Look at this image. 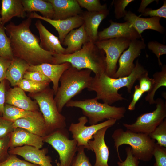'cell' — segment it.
<instances>
[{"label":"cell","instance_id":"obj_1","mask_svg":"<svg viewBox=\"0 0 166 166\" xmlns=\"http://www.w3.org/2000/svg\"><path fill=\"white\" fill-rule=\"evenodd\" d=\"M31 22L32 19L28 17L18 25L10 22L5 26L13 55L30 66L45 63L52 64L55 53L41 48L39 38L30 29Z\"/></svg>","mask_w":166,"mask_h":166},{"label":"cell","instance_id":"obj_2","mask_svg":"<svg viewBox=\"0 0 166 166\" xmlns=\"http://www.w3.org/2000/svg\"><path fill=\"white\" fill-rule=\"evenodd\" d=\"M148 72L138 59L134 69L129 76L115 78L108 76L105 73L95 75L87 89L96 93L95 98L97 100H101L104 103L111 105L117 101L126 100L121 94L119 93L120 89L126 87L128 92L131 93L136 81Z\"/></svg>","mask_w":166,"mask_h":166},{"label":"cell","instance_id":"obj_3","mask_svg":"<svg viewBox=\"0 0 166 166\" xmlns=\"http://www.w3.org/2000/svg\"><path fill=\"white\" fill-rule=\"evenodd\" d=\"M65 62L79 69H89L95 75L105 73L106 69L104 51L92 41L85 43L79 50L70 54L55 53L52 64H60Z\"/></svg>","mask_w":166,"mask_h":166},{"label":"cell","instance_id":"obj_4","mask_svg":"<svg viewBox=\"0 0 166 166\" xmlns=\"http://www.w3.org/2000/svg\"><path fill=\"white\" fill-rule=\"evenodd\" d=\"M89 69H79L71 66L61 75L54 99L59 112L61 113L66 103L83 89L88 88L93 77Z\"/></svg>","mask_w":166,"mask_h":166},{"label":"cell","instance_id":"obj_5","mask_svg":"<svg viewBox=\"0 0 166 166\" xmlns=\"http://www.w3.org/2000/svg\"><path fill=\"white\" fill-rule=\"evenodd\" d=\"M112 137L120 161L122 160L120 156L119 148L124 144L131 146L133 155L139 160L148 162L153 157L155 140L148 135L133 132L128 130L124 131L120 128L114 130Z\"/></svg>","mask_w":166,"mask_h":166},{"label":"cell","instance_id":"obj_6","mask_svg":"<svg viewBox=\"0 0 166 166\" xmlns=\"http://www.w3.org/2000/svg\"><path fill=\"white\" fill-rule=\"evenodd\" d=\"M65 106L81 109L84 116L88 118L90 125L97 124L105 119L120 120L124 117L126 110L124 107H116L101 103L95 98L82 100H71Z\"/></svg>","mask_w":166,"mask_h":166},{"label":"cell","instance_id":"obj_7","mask_svg":"<svg viewBox=\"0 0 166 166\" xmlns=\"http://www.w3.org/2000/svg\"><path fill=\"white\" fill-rule=\"evenodd\" d=\"M28 95L38 105L44 119L47 135L57 130L65 128L66 118L59 112L54 99V93L49 86L41 91L29 93Z\"/></svg>","mask_w":166,"mask_h":166},{"label":"cell","instance_id":"obj_8","mask_svg":"<svg viewBox=\"0 0 166 166\" xmlns=\"http://www.w3.org/2000/svg\"><path fill=\"white\" fill-rule=\"evenodd\" d=\"M43 141L51 145L57 152L60 163L57 166H70L77 150V142L70 140L65 128L57 130L43 137Z\"/></svg>","mask_w":166,"mask_h":166},{"label":"cell","instance_id":"obj_9","mask_svg":"<svg viewBox=\"0 0 166 166\" xmlns=\"http://www.w3.org/2000/svg\"><path fill=\"white\" fill-rule=\"evenodd\" d=\"M156 109L153 111L140 115L132 124L124 123L123 126L131 131L148 135L166 118V103L161 98L155 100Z\"/></svg>","mask_w":166,"mask_h":166},{"label":"cell","instance_id":"obj_10","mask_svg":"<svg viewBox=\"0 0 166 166\" xmlns=\"http://www.w3.org/2000/svg\"><path fill=\"white\" fill-rule=\"evenodd\" d=\"M131 41L123 38H116L98 41L95 43L102 49L105 55V74L112 77L116 72L117 63L122 53L128 47Z\"/></svg>","mask_w":166,"mask_h":166},{"label":"cell","instance_id":"obj_11","mask_svg":"<svg viewBox=\"0 0 166 166\" xmlns=\"http://www.w3.org/2000/svg\"><path fill=\"white\" fill-rule=\"evenodd\" d=\"M78 120V123L70 124L69 130L72 134L73 139L77 141V146H83L88 150H90L88 142L93 139V135L102 128L113 126L117 121L115 119H110L96 124L86 126L85 124L88 120L86 117L81 116Z\"/></svg>","mask_w":166,"mask_h":166},{"label":"cell","instance_id":"obj_12","mask_svg":"<svg viewBox=\"0 0 166 166\" xmlns=\"http://www.w3.org/2000/svg\"><path fill=\"white\" fill-rule=\"evenodd\" d=\"M146 46L143 38L131 41L128 49L120 57L118 61L119 68L112 77L117 78L129 76L135 67L134 60L140 55L141 50Z\"/></svg>","mask_w":166,"mask_h":166},{"label":"cell","instance_id":"obj_13","mask_svg":"<svg viewBox=\"0 0 166 166\" xmlns=\"http://www.w3.org/2000/svg\"><path fill=\"white\" fill-rule=\"evenodd\" d=\"M109 27L98 32V41L116 38H123L131 41L142 39L140 35L128 22L124 23L115 22L109 20Z\"/></svg>","mask_w":166,"mask_h":166},{"label":"cell","instance_id":"obj_14","mask_svg":"<svg viewBox=\"0 0 166 166\" xmlns=\"http://www.w3.org/2000/svg\"><path fill=\"white\" fill-rule=\"evenodd\" d=\"M8 152L10 154L21 156L25 160L40 166H53L51 157L46 155L48 152L46 148L40 149L32 146L24 145L9 148Z\"/></svg>","mask_w":166,"mask_h":166},{"label":"cell","instance_id":"obj_15","mask_svg":"<svg viewBox=\"0 0 166 166\" xmlns=\"http://www.w3.org/2000/svg\"><path fill=\"white\" fill-rule=\"evenodd\" d=\"M28 18H35L46 21L53 26L58 33L59 38L61 43L67 35L75 28H77L84 24V20L81 15H77L63 20H55L46 18L35 12L27 14Z\"/></svg>","mask_w":166,"mask_h":166},{"label":"cell","instance_id":"obj_16","mask_svg":"<svg viewBox=\"0 0 166 166\" xmlns=\"http://www.w3.org/2000/svg\"><path fill=\"white\" fill-rule=\"evenodd\" d=\"M109 128L106 127L99 130L93 136V140L88 142L90 150L93 151L95 155L96 161L94 166H109L108 164L109 148L105 141L106 132Z\"/></svg>","mask_w":166,"mask_h":166},{"label":"cell","instance_id":"obj_17","mask_svg":"<svg viewBox=\"0 0 166 166\" xmlns=\"http://www.w3.org/2000/svg\"><path fill=\"white\" fill-rule=\"evenodd\" d=\"M5 103L28 111L34 112L39 109L36 102L32 100L17 86L6 90Z\"/></svg>","mask_w":166,"mask_h":166},{"label":"cell","instance_id":"obj_18","mask_svg":"<svg viewBox=\"0 0 166 166\" xmlns=\"http://www.w3.org/2000/svg\"><path fill=\"white\" fill-rule=\"evenodd\" d=\"M71 66L70 64L67 62L56 65L45 63L30 66L27 71L38 72L48 77L53 83L52 89L55 95L59 86L61 75Z\"/></svg>","mask_w":166,"mask_h":166},{"label":"cell","instance_id":"obj_19","mask_svg":"<svg viewBox=\"0 0 166 166\" xmlns=\"http://www.w3.org/2000/svg\"><path fill=\"white\" fill-rule=\"evenodd\" d=\"M44 144L43 137L23 128H15L10 135L9 148L28 145L41 149Z\"/></svg>","mask_w":166,"mask_h":166},{"label":"cell","instance_id":"obj_20","mask_svg":"<svg viewBox=\"0 0 166 166\" xmlns=\"http://www.w3.org/2000/svg\"><path fill=\"white\" fill-rule=\"evenodd\" d=\"M14 128H21L44 137L47 135L45 125L41 112L36 111L32 115L18 119L13 122Z\"/></svg>","mask_w":166,"mask_h":166},{"label":"cell","instance_id":"obj_21","mask_svg":"<svg viewBox=\"0 0 166 166\" xmlns=\"http://www.w3.org/2000/svg\"><path fill=\"white\" fill-rule=\"evenodd\" d=\"M124 18L141 35V33L147 29L153 30L161 34L165 31L164 28L160 23L161 18L159 17L143 18L137 16L130 11H128Z\"/></svg>","mask_w":166,"mask_h":166},{"label":"cell","instance_id":"obj_22","mask_svg":"<svg viewBox=\"0 0 166 166\" xmlns=\"http://www.w3.org/2000/svg\"><path fill=\"white\" fill-rule=\"evenodd\" d=\"M53 10V19L63 20L80 15L83 12L77 0H47Z\"/></svg>","mask_w":166,"mask_h":166},{"label":"cell","instance_id":"obj_23","mask_svg":"<svg viewBox=\"0 0 166 166\" xmlns=\"http://www.w3.org/2000/svg\"><path fill=\"white\" fill-rule=\"evenodd\" d=\"M109 13V10L108 9L95 12H83L81 15L83 18L85 29L89 41L94 43L98 41V27Z\"/></svg>","mask_w":166,"mask_h":166},{"label":"cell","instance_id":"obj_24","mask_svg":"<svg viewBox=\"0 0 166 166\" xmlns=\"http://www.w3.org/2000/svg\"><path fill=\"white\" fill-rule=\"evenodd\" d=\"M35 25L39 32L40 45L42 49L55 53L65 54V49L62 46L59 38L50 32L39 20Z\"/></svg>","mask_w":166,"mask_h":166},{"label":"cell","instance_id":"obj_25","mask_svg":"<svg viewBox=\"0 0 166 166\" xmlns=\"http://www.w3.org/2000/svg\"><path fill=\"white\" fill-rule=\"evenodd\" d=\"M89 41L83 24L79 27L71 30L64 38L62 44L67 46L65 54L73 53L79 50L83 44Z\"/></svg>","mask_w":166,"mask_h":166},{"label":"cell","instance_id":"obj_26","mask_svg":"<svg viewBox=\"0 0 166 166\" xmlns=\"http://www.w3.org/2000/svg\"><path fill=\"white\" fill-rule=\"evenodd\" d=\"M1 2V18L3 25L14 17L24 18L26 16L22 0H2Z\"/></svg>","mask_w":166,"mask_h":166},{"label":"cell","instance_id":"obj_27","mask_svg":"<svg viewBox=\"0 0 166 166\" xmlns=\"http://www.w3.org/2000/svg\"><path fill=\"white\" fill-rule=\"evenodd\" d=\"M30 66L24 61L14 57L7 70L5 79L9 82L11 86H17L18 82L23 79Z\"/></svg>","mask_w":166,"mask_h":166},{"label":"cell","instance_id":"obj_28","mask_svg":"<svg viewBox=\"0 0 166 166\" xmlns=\"http://www.w3.org/2000/svg\"><path fill=\"white\" fill-rule=\"evenodd\" d=\"M22 2L26 12L38 11L43 17L53 19V8L51 3L47 0H22Z\"/></svg>","mask_w":166,"mask_h":166},{"label":"cell","instance_id":"obj_29","mask_svg":"<svg viewBox=\"0 0 166 166\" xmlns=\"http://www.w3.org/2000/svg\"><path fill=\"white\" fill-rule=\"evenodd\" d=\"M153 83L151 90L145 97V100L150 105L155 104L154 96L156 91L160 87H166V65L162 66L161 71L153 75Z\"/></svg>","mask_w":166,"mask_h":166},{"label":"cell","instance_id":"obj_30","mask_svg":"<svg viewBox=\"0 0 166 166\" xmlns=\"http://www.w3.org/2000/svg\"><path fill=\"white\" fill-rule=\"evenodd\" d=\"M35 112L25 110L14 105L5 103L2 117L4 119L13 122L18 119L32 115Z\"/></svg>","mask_w":166,"mask_h":166},{"label":"cell","instance_id":"obj_31","mask_svg":"<svg viewBox=\"0 0 166 166\" xmlns=\"http://www.w3.org/2000/svg\"><path fill=\"white\" fill-rule=\"evenodd\" d=\"M51 82L48 81H37L23 79L20 81L17 86L24 91L29 93L40 92L49 86Z\"/></svg>","mask_w":166,"mask_h":166},{"label":"cell","instance_id":"obj_32","mask_svg":"<svg viewBox=\"0 0 166 166\" xmlns=\"http://www.w3.org/2000/svg\"><path fill=\"white\" fill-rule=\"evenodd\" d=\"M0 57L12 60L14 57L5 26L0 23Z\"/></svg>","mask_w":166,"mask_h":166},{"label":"cell","instance_id":"obj_33","mask_svg":"<svg viewBox=\"0 0 166 166\" xmlns=\"http://www.w3.org/2000/svg\"><path fill=\"white\" fill-rule=\"evenodd\" d=\"M148 135L151 138L156 140V143L166 148V119Z\"/></svg>","mask_w":166,"mask_h":166},{"label":"cell","instance_id":"obj_34","mask_svg":"<svg viewBox=\"0 0 166 166\" xmlns=\"http://www.w3.org/2000/svg\"><path fill=\"white\" fill-rule=\"evenodd\" d=\"M81 7L87 9L88 12L101 11L106 10V4L102 5L99 0H77Z\"/></svg>","mask_w":166,"mask_h":166},{"label":"cell","instance_id":"obj_35","mask_svg":"<svg viewBox=\"0 0 166 166\" xmlns=\"http://www.w3.org/2000/svg\"><path fill=\"white\" fill-rule=\"evenodd\" d=\"M85 149L83 146L78 147L77 153L70 166H93L85 153Z\"/></svg>","mask_w":166,"mask_h":166},{"label":"cell","instance_id":"obj_36","mask_svg":"<svg viewBox=\"0 0 166 166\" xmlns=\"http://www.w3.org/2000/svg\"><path fill=\"white\" fill-rule=\"evenodd\" d=\"M153 155L155 160L154 166H166V148L156 143Z\"/></svg>","mask_w":166,"mask_h":166},{"label":"cell","instance_id":"obj_37","mask_svg":"<svg viewBox=\"0 0 166 166\" xmlns=\"http://www.w3.org/2000/svg\"><path fill=\"white\" fill-rule=\"evenodd\" d=\"M133 0H115L113 1L114 6L115 16L117 19L124 17L127 11L125 10L126 7Z\"/></svg>","mask_w":166,"mask_h":166},{"label":"cell","instance_id":"obj_38","mask_svg":"<svg viewBox=\"0 0 166 166\" xmlns=\"http://www.w3.org/2000/svg\"><path fill=\"white\" fill-rule=\"evenodd\" d=\"M148 47L156 55L159 65L162 66V64L160 57L161 55L166 54V45L156 41H150L148 44Z\"/></svg>","mask_w":166,"mask_h":166},{"label":"cell","instance_id":"obj_39","mask_svg":"<svg viewBox=\"0 0 166 166\" xmlns=\"http://www.w3.org/2000/svg\"><path fill=\"white\" fill-rule=\"evenodd\" d=\"M0 166H40L29 162L26 161L21 160L16 155L10 154L8 158L0 163Z\"/></svg>","mask_w":166,"mask_h":166},{"label":"cell","instance_id":"obj_40","mask_svg":"<svg viewBox=\"0 0 166 166\" xmlns=\"http://www.w3.org/2000/svg\"><path fill=\"white\" fill-rule=\"evenodd\" d=\"M14 129L13 122L0 116V138L10 135Z\"/></svg>","mask_w":166,"mask_h":166},{"label":"cell","instance_id":"obj_41","mask_svg":"<svg viewBox=\"0 0 166 166\" xmlns=\"http://www.w3.org/2000/svg\"><path fill=\"white\" fill-rule=\"evenodd\" d=\"M149 16L151 17H157L166 18V1L164 0L163 5L157 9L153 10L151 8H146L144 12L140 16Z\"/></svg>","mask_w":166,"mask_h":166},{"label":"cell","instance_id":"obj_42","mask_svg":"<svg viewBox=\"0 0 166 166\" xmlns=\"http://www.w3.org/2000/svg\"><path fill=\"white\" fill-rule=\"evenodd\" d=\"M125 149L126 158L124 161H118V166H139V160L133 155L131 147H127Z\"/></svg>","mask_w":166,"mask_h":166},{"label":"cell","instance_id":"obj_43","mask_svg":"<svg viewBox=\"0 0 166 166\" xmlns=\"http://www.w3.org/2000/svg\"><path fill=\"white\" fill-rule=\"evenodd\" d=\"M10 137V135L0 138V163L6 160L10 155L8 151Z\"/></svg>","mask_w":166,"mask_h":166},{"label":"cell","instance_id":"obj_44","mask_svg":"<svg viewBox=\"0 0 166 166\" xmlns=\"http://www.w3.org/2000/svg\"><path fill=\"white\" fill-rule=\"evenodd\" d=\"M138 80L139 88L144 93H148L151 90L153 83V79L148 77V72L142 74Z\"/></svg>","mask_w":166,"mask_h":166},{"label":"cell","instance_id":"obj_45","mask_svg":"<svg viewBox=\"0 0 166 166\" xmlns=\"http://www.w3.org/2000/svg\"><path fill=\"white\" fill-rule=\"evenodd\" d=\"M23 79L37 81H48L51 82L46 76L37 71H27L24 75Z\"/></svg>","mask_w":166,"mask_h":166},{"label":"cell","instance_id":"obj_46","mask_svg":"<svg viewBox=\"0 0 166 166\" xmlns=\"http://www.w3.org/2000/svg\"><path fill=\"white\" fill-rule=\"evenodd\" d=\"M144 93L140 89L139 85H137L135 86L132 99L128 107V109L129 110L132 111L135 109L136 103Z\"/></svg>","mask_w":166,"mask_h":166},{"label":"cell","instance_id":"obj_47","mask_svg":"<svg viewBox=\"0 0 166 166\" xmlns=\"http://www.w3.org/2000/svg\"><path fill=\"white\" fill-rule=\"evenodd\" d=\"M12 60L0 57V83L5 79L6 71Z\"/></svg>","mask_w":166,"mask_h":166},{"label":"cell","instance_id":"obj_48","mask_svg":"<svg viewBox=\"0 0 166 166\" xmlns=\"http://www.w3.org/2000/svg\"><path fill=\"white\" fill-rule=\"evenodd\" d=\"M6 80L0 83V116L3 115L5 101V93L6 90Z\"/></svg>","mask_w":166,"mask_h":166},{"label":"cell","instance_id":"obj_49","mask_svg":"<svg viewBox=\"0 0 166 166\" xmlns=\"http://www.w3.org/2000/svg\"><path fill=\"white\" fill-rule=\"evenodd\" d=\"M154 1V0H142L138 11L141 14L143 13L146 9V7Z\"/></svg>","mask_w":166,"mask_h":166},{"label":"cell","instance_id":"obj_50","mask_svg":"<svg viewBox=\"0 0 166 166\" xmlns=\"http://www.w3.org/2000/svg\"><path fill=\"white\" fill-rule=\"evenodd\" d=\"M1 22V17H0V23Z\"/></svg>","mask_w":166,"mask_h":166}]
</instances>
